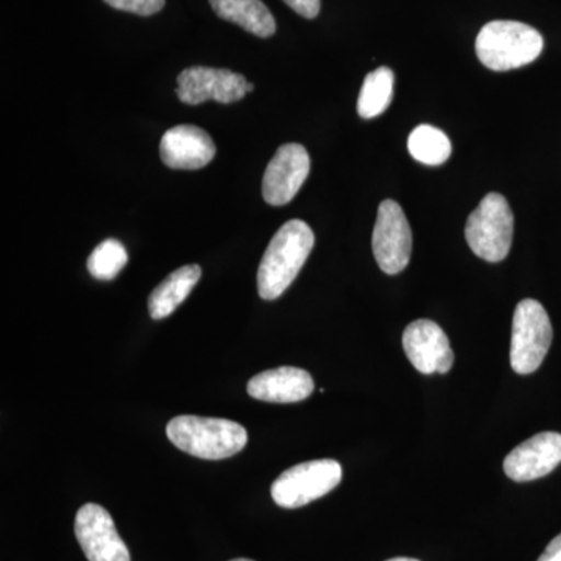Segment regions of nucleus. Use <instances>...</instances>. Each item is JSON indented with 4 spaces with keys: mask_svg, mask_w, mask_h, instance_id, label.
Here are the masks:
<instances>
[{
    "mask_svg": "<svg viewBox=\"0 0 561 561\" xmlns=\"http://www.w3.org/2000/svg\"><path fill=\"white\" fill-rule=\"evenodd\" d=\"M316 243V236L308 224L302 220H290L273 236L257 271V291L262 300H276L284 294Z\"/></svg>",
    "mask_w": 561,
    "mask_h": 561,
    "instance_id": "f257e3e1",
    "label": "nucleus"
},
{
    "mask_svg": "<svg viewBox=\"0 0 561 561\" xmlns=\"http://www.w3.org/2000/svg\"><path fill=\"white\" fill-rule=\"evenodd\" d=\"M169 440L183 453L205 460H221L241 453L249 442L242 424L231 420L181 415L168 424Z\"/></svg>",
    "mask_w": 561,
    "mask_h": 561,
    "instance_id": "f03ea898",
    "label": "nucleus"
},
{
    "mask_svg": "<svg viewBox=\"0 0 561 561\" xmlns=\"http://www.w3.org/2000/svg\"><path fill=\"white\" fill-rule=\"evenodd\" d=\"M545 41L540 32L516 21H491L476 39V54L485 68L505 72L530 65L540 57Z\"/></svg>",
    "mask_w": 561,
    "mask_h": 561,
    "instance_id": "7ed1b4c3",
    "label": "nucleus"
},
{
    "mask_svg": "<svg viewBox=\"0 0 561 561\" xmlns=\"http://www.w3.org/2000/svg\"><path fill=\"white\" fill-rule=\"evenodd\" d=\"M513 224L508 202L491 192L468 217L465 238L476 256L486 262H501L511 253Z\"/></svg>",
    "mask_w": 561,
    "mask_h": 561,
    "instance_id": "20e7f679",
    "label": "nucleus"
},
{
    "mask_svg": "<svg viewBox=\"0 0 561 561\" xmlns=\"http://www.w3.org/2000/svg\"><path fill=\"white\" fill-rule=\"evenodd\" d=\"M552 324L537 300H523L513 313L511 364L518 375L537 371L551 348Z\"/></svg>",
    "mask_w": 561,
    "mask_h": 561,
    "instance_id": "39448f33",
    "label": "nucleus"
},
{
    "mask_svg": "<svg viewBox=\"0 0 561 561\" xmlns=\"http://www.w3.org/2000/svg\"><path fill=\"white\" fill-rule=\"evenodd\" d=\"M341 463L331 459L302 461L273 482L272 497L279 507L300 508L331 493L342 481Z\"/></svg>",
    "mask_w": 561,
    "mask_h": 561,
    "instance_id": "423d86ee",
    "label": "nucleus"
},
{
    "mask_svg": "<svg viewBox=\"0 0 561 561\" xmlns=\"http://www.w3.org/2000/svg\"><path fill=\"white\" fill-rule=\"evenodd\" d=\"M371 243L375 260L383 273L398 275L408 267L412 254V231L404 210L397 202L386 201L379 205Z\"/></svg>",
    "mask_w": 561,
    "mask_h": 561,
    "instance_id": "0eeeda50",
    "label": "nucleus"
},
{
    "mask_svg": "<svg viewBox=\"0 0 561 561\" xmlns=\"http://www.w3.org/2000/svg\"><path fill=\"white\" fill-rule=\"evenodd\" d=\"M176 95L187 105H201L203 102L234 103L242 101L254 84L249 83L241 73L228 69L194 66L184 69L179 76Z\"/></svg>",
    "mask_w": 561,
    "mask_h": 561,
    "instance_id": "6e6552de",
    "label": "nucleus"
},
{
    "mask_svg": "<svg viewBox=\"0 0 561 561\" xmlns=\"http://www.w3.org/2000/svg\"><path fill=\"white\" fill-rule=\"evenodd\" d=\"M76 537L90 561H131L127 545L117 534L116 524L102 505L84 504L77 512Z\"/></svg>",
    "mask_w": 561,
    "mask_h": 561,
    "instance_id": "1a4fd4ad",
    "label": "nucleus"
},
{
    "mask_svg": "<svg viewBox=\"0 0 561 561\" xmlns=\"http://www.w3.org/2000/svg\"><path fill=\"white\" fill-rule=\"evenodd\" d=\"M311 171V160L300 144H286L276 150L262 180V195L272 206L294 201Z\"/></svg>",
    "mask_w": 561,
    "mask_h": 561,
    "instance_id": "9d476101",
    "label": "nucleus"
},
{
    "mask_svg": "<svg viewBox=\"0 0 561 561\" xmlns=\"http://www.w3.org/2000/svg\"><path fill=\"white\" fill-rule=\"evenodd\" d=\"M405 356L423 375H446L453 368L454 353L448 335L431 320L412 321L402 334Z\"/></svg>",
    "mask_w": 561,
    "mask_h": 561,
    "instance_id": "9b49d317",
    "label": "nucleus"
},
{
    "mask_svg": "<svg viewBox=\"0 0 561 561\" xmlns=\"http://www.w3.org/2000/svg\"><path fill=\"white\" fill-rule=\"evenodd\" d=\"M561 463V434L541 432L516 446L504 460V471L512 481L530 482L545 478Z\"/></svg>",
    "mask_w": 561,
    "mask_h": 561,
    "instance_id": "f8f14e48",
    "label": "nucleus"
},
{
    "mask_svg": "<svg viewBox=\"0 0 561 561\" xmlns=\"http://www.w3.org/2000/svg\"><path fill=\"white\" fill-rule=\"evenodd\" d=\"M214 140L195 125H176L165 131L160 144V157L175 171H198L216 157Z\"/></svg>",
    "mask_w": 561,
    "mask_h": 561,
    "instance_id": "ddd939ff",
    "label": "nucleus"
},
{
    "mask_svg": "<svg viewBox=\"0 0 561 561\" xmlns=\"http://www.w3.org/2000/svg\"><path fill=\"white\" fill-rule=\"evenodd\" d=\"M313 387L312 376L308 371L297 367H279L253 376L247 391L257 401L289 404L311 397Z\"/></svg>",
    "mask_w": 561,
    "mask_h": 561,
    "instance_id": "4468645a",
    "label": "nucleus"
},
{
    "mask_svg": "<svg viewBox=\"0 0 561 561\" xmlns=\"http://www.w3.org/2000/svg\"><path fill=\"white\" fill-rule=\"evenodd\" d=\"M209 5L221 20L239 25L251 35L260 38L275 35V18L262 0H209Z\"/></svg>",
    "mask_w": 561,
    "mask_h": 561,
    "instance_id": "2eb2a0df",
    "label": "nucleus"
},
{
    "mask_svg": "<svg viewBox=\"0 0 561 561\" xmlns=\"http://www.w3.org/2000/svg\"><path fill=\"white\" fill-rule=\"evenodd\" d=\"M202 278L201 265H184L171 273L157 289L151 291L149 298V312L153 320H162L172 316L181 302L190 297L194 287Z\"/></svg>",
    "mask_w": 561,
    "mask_h": 561,
    "instance_id": "dca6fc26",
    "label": "nucleus"
},
{
    "mask_svg": "<svg viewBox=\"0 0 561 561\" xmlns=\"http://www.w3.org/2000/svg\"><path fill=\"white\" fill-rule=\"evenodd\" d=\"M394 73L390 68H378L365 77L357 101V113L362 119L378 117L389 108L393 99Z\"/></svg>",
    "mask_w": 561,
    "mask_h": 561,
    "instance_id": "f3484780",
    "label": "nucleus"
},
{
    "mask_svg": "<svg viewBox=\"0 0 561 561\" xmlns=\"http://www.w3.org/2000/svg\"><path fill=\"white\" fill-rule=\"evenodd\" d=\"M409 151L413 160L426 165H440L451 157V140L432 125H420L409 136Z\"/></svg>",
    "mask_w": 561,
    "mask_h": 561,
    "instance_id": "a211bd4d",
    "label": "nucleus"
},
{
    "mask_svg": "<svg viewBox=\"0 0 561 561\" xmlns=\"http://www.w3.org/2000/svg\"><path fill=\"white\" fill-rule=\"evenodd\" d=\"M127 262L128 253L125 247L116 239H106L92 251L88 260V271L95 279L111 280L119 275Z\"/></svg>",
    "mask_w": 561,
    "mask_h": 561,
    "instance_id": "6ab92c4d",
    "label": "nucleus"
},
{
    "mask_svg": "<svg viewBox=\"0 0 561 561\" xmlns=\"http://www.w3.org/2000/svg\"><path fill=\"white\" fill-rule=\"evenodd\" d=\"M113 9L127 11V13L139 14V16H151L164 9L165 0H103Z\"/></svg>",
    "mask_w": 561,
    "mask_h": 561,
    "instance_id": "aec40b11",
    "label": "nucleus"
},
{
    "mask_svg": "<svg viewBox=\"0 0 561 561\" xmlns=\"http://www.w3.org/2000/svg\"><path fill=\"white\" fill-rule=\"evenodd\" d=\"M284 2L306 20H313V18L319 16L320 0H284Z\"/></svg>",
    "mask_w": 561,
    "mask_h": 561,
    "instance_id": "412c9836",
    "label": "nucleus"
},
{
    "mask_svg": "<svg viewBox=\"0 0 561 561\" xmlns=\"http://www.w3.org/2000/svg\"><path fill=\"white\" fill-rule=\"evenodd\" d=\"M538 561H561V534L549 542Z\"/></svg>",
    "mask_w": 561,
    "mask_h": 561,
    "instance_id": "4be33fe9",
    "label": "nucleus"
},
{
    "mask_svg": "<svg viewBox=\"0 0 561 561\" xmlns=\"http://www.w3.org/2000/svg\"><path fill=\"white\" fill-rule=\"evenodd\" d=\"M387 561H420V560L408 559V557H397V559H391V560H387Z\"/></svg>",
    "mask_w": 561,
    "mask_h": 561,
    "instance_id": "5701e85b",
    "label": "nucleus"
},
{
    "mask_svg": "<svg viewBox=\"0 0 561 561\" xmlns=\"http://www.w3.org/2000/svg\"><path fill=\"white\" fill-rule=\"evenodd\" d=\"M231 561H253V560H249V559H236V560H231Z\"/></svg>",
    "mask_w": 561,
    "mask_h": 561,
    "instance_id": "b1692460",
    "label": "nucleus"
}]
</instances>
